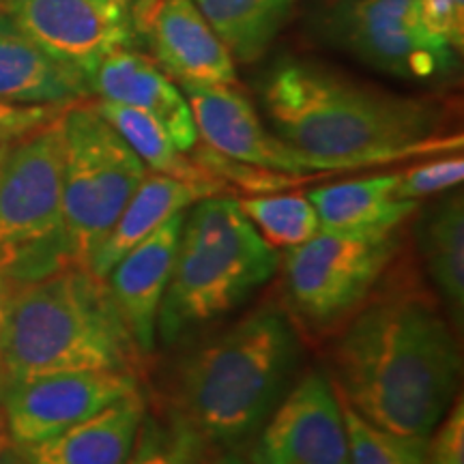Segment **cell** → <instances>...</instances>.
I'll list each match as a JSON object with an SVG mask.
<instances>
[{"mask_svg":"<svg viewBox=\"0 0 464 464\" xmlns=\"http://www.w3.org/2000/svg\"><path fill=\"white\" fill-rule=\"evenodd\" d=\"M340 398V396H338ZM351 464H426L428 437H400L363 420L340 398Z\"/></svg>","mask_w":464,"mask_h":464,"instance_id":"d4e9b609","label":"cell"},{"mask_svg":"<svg viewBox=\"0 0 464 464\" xmlns=\"http://www.w3.org/2000/svg\"><path fill=\"white\" fill-rule=\"evenodd\" d=\"M3 400H5V374L0 368V420H3Z\"/></svg>","mask_w":464,"mask_h":464,"instance_id":"d590c367","label":"cell"},{"mask_svg":"<svg viewBox=\"0 0 464 464\" xmlns=\"http://www.w3.org/2000/svg\"><path fill=\"white\" fill-rule=\"evenodd\" d=\"M61 213L69 263L89 266L147 166L92 103L61 112Z\"/></svg>","mask_w":464,"mask_h":464,"instance_id":"8992f818","label":"cell"},{"mask_svg":"<svg viewBox=\"0 0 464 464\" xmlns=\"http://www.w3.org/2000/svg\"><path fill=\"white\" fill-rule=\"evenodd\" d=\"M22 284H24V282L15 280L14 276L0 274V340H3L5 323H7L11 301H14L15 293H17V288H20Z\"/></svg>","mask_w":464,"mask_h":464,"instance_id":"4dcf8cb0","label":"cell"},{"mask_svg":"<svg viewBox=\"0 0 464 464\" xmlns=\"http://www.w3.org/2000/svg\"><path fill=\"white\" fill-rule=\"evenodd\" d=\"M237 202L247 222L274 249H293L321 232L316 208L307 194H266Z\"/></svg>","mask_w":464,"mask_h":464,"instance_id":"cb8c5ba5","label":"cell"},{"mask_svg":"<svg viewBox=\"0 0 464 464\" xmlns=\"http://www.w3.org/2000/svg\"><path fill=\"white\" fill-rule=\"evenodd\" d=\"M230 56L254 63L276 42L288 20L290 0H194Z\"/></svg>","mask_w":464,"mask_h":464,"instance_id":"7402d4cb","label":"cell"},{"mask_svg":"<svg viewBox=\"0 0 464 464\" xmlns=\"http://www.w3.org/2000/svg\"><path fill=\"white\" fill-rule=\"evenodd\" d=\"M0 464H31V462H28V458L22 454V450L9 440V443L5 445V450L0 451Z\"/></svg>","mask_w":464,"mask_h":464,"instance_id":"1f68e13d","label":"cell"},{"mask_svg":"<svg viewBox=\"0 0 464 464\" xmlns=\"http://www.w3.org/2000/svg\"><path fill=\"white\" fill-rule=\"evenodd\" d=\"M185 213L131 247L103 277L142 355L153 351L158 338L160 307L170 284Z\"/></svg>","mask_w":464,"mask_h":464,"instance_id":"9a60e30c","label":"cell"},{"mask_svg":"<svg viewBox=\"0 0 464 464\" xmlns=\"http://www.w3.org/2000/svg\"><path fill=\"white\" fill-rule=\"evenodd\" d=\"M398 172L351 179L307 194L316 208L321 230H362L404 224L420 208L415 200L396 198Z\"/></svg>","mask_w":464,"mask_h":464,"instance_id":"ffe728a7","label":"cell"},{"mask_svg":"<svg viewBox=\"0 0 464 464\" xmlns=\"http://www.w3.org/2000/svg\"><path fill=\"white\" fill-rule=\"evenodd\" d=\"M0 7H3V0H0Z\"/></svg>","mask_w":464,"mask_h":464,"instance_id":"f35d334b","label":"cell"},{"mask_svg":"<svg viewBox=\"0 0 464 464\" xmlns=\"http://www.w3.org/2000/svg\"><path fill=\"white\" fill-rule=\"evenodd\" d=\"M61 114L0 160V274L37 280L69 263L61 213Z\"/></svg>","mask_w":464,"mask_h":464,"instance_id":"52a82bcc","label":"cell"},{"mask_svg":"<svg viewBox=\"0 0 464 464\" xmlns=\"http://www.w3.org/2000/svg\"><path fill=\"white\" fill-rule=\"evenodd\" d=\"M207 440L189 423L174 415L164 423L144 415L127 464H202Z\"/></svg>","mask_w":464,"mask_h":464,"instance_id":"484cf974","label":"cell"},{"mask_svg":"<svg viewBox=\"0 0 464 464\" xmlns=\"http://www.w3.org/2000/svg\"><path fill=\"white\" fill-rule=\"evenodd\" d=\"M280 269V254L243 216L239 202L211 196L183 218L170 284L161 301L158 335L181 338L239 307Z\"/></svg>","mask_w":464,"mask_h":464,"instance_id":"5b68a950","label":"cell"},{"mask_svg":"<svg viewBox=\"0 0 464 464\" xmlns=\"http://www.w3.org/2000/svg\"><path fill=\"white\" fill-rule=\"evenodd\" d=\"M420 247L451 323L460 329L464 318V202L460 194L450 196L426 218L420 228Z\"/></svg>","mask_w":464,"mask_h":464,"instance_id":"44dd1931","label":"cell"},{"mask_svg":"<svg viewBox=\"0 0 464 464\" xmlns=\"http://www.w3.org/2000/svg\"><path fill=\"white\" fill-rule=\"evenodd\" d=\"M140 390L136 372H50L5 381L3 420L17 448L34 445L89 420Z\"/></svg>","mask_w":464,"mask_h":464,"instance_id":"30bf717a","label":"cell"},{"mask_svg":"<svg viewBox=\"0 0 464 464\" xmlns=\"http://www.w3.org/2000/svg\"><path fill=\"white\" fill-rule=\"evenodd\" d=\"M103 3H106L108 7L114 11V14L127 17V9H130L131 0H103Z\"/></svg>","mask_w":464,"mask_h":464,"instance_id":"836d02e7","label":"cell"},{"mask_svg":"<svg viewBox=\"0 0 464 464\" xmlns=\"http://www.w3.org/2000/svg\"><path fill=\"white\" fill-rule=\"evenodd\" d=\"M265 108L277 136L314 172L359 170L462 149V136L440 133L434 103L368 89L305 63L277 67L265 86Z\"/></svg>","mask_w":464,"mask_h":464,"instance_id":"7a4b0ae2","label":"cell"},{"mask_svg":"<svg viewBox=\"0 0 464 464\" xmlns=\"http://www.w3.org/2000/svg\"><path fill=\"white\" fill-rule=\"evenodd\" d=\"M92 106L121 133V138L130 144L133 153L140 158L149 172L164 174V177H172L188 183L213 185V188L228 191L224 183H219L205 168L196 164L194 158H188L185 150L174 144L170 133L158 121L150 119L149 114H144L131 106H123V103L106 100H100L97 103H92Z\"/></svg>","mask_w":464,"mask_h":464,"instance_id":"603a6c76","label":"cell"},{"mask_svg":"<svg viewBox=\"0 0 464 464\" xmlns=\"http://www.w3.org/2000/svg\"><path fill=\"white\" fill-rule=\"evenodd\" d=\"M140 357L106 280L80 265L22 284L0 340L5 381L82 370L136 372Z\"/></svg>","mask_w":464,"mask_h":464,"instance_id":"277c9868","label":"cell"},{"mask_svg":"<svg viewBox=\"0 0 464 464\" xmlns=\"http://www.w3.org/2000/svg\"><path fill=\"white\" fill-rule=\"evenodd\" d=\"M202 464H249V462L243 460V458L237 456V454H222L218 458H208L207 456V460Z\"/></svg>","mask_w":464,"mask_h":464,"instance_id":"d6a6232c","label":"cell"},{"mask_svg":"<svg viewBox=\"0 0 464 464\" xmlns=\"http://www.w3.org/2000/svg\"><path fill=\"white\" fill-rule=\"evenodd\" d=\"M91 92L155 119L181 150L198 144L194 114L183 91L147 56L123 45L103 58L91 75Z\"/></svg>","mask_w":464,"mask_h":464,"instance_id":"2e32d148","label":"cell"},{"mask_svg":"<svg viewBox=\"0 0 464 464\" xmlns=\"http://www.w3.org/2000/svg\"><path fill=\"white\" fill-rule=\"evenodd\" d=\"M142 26L155 61L181 84H235V58L194 0H150Z\"/></svg>","mask_w":464,"mask_h":464,"instance_id":"5bb4252c","label":"cell"},{"mask_svg":"<svg viewBox=\"0 0 464 464\" xmlns=\"http://www.w3.org/2000/svg\"><path fill=\"white\" fill-rule=\"evenodd\" d=\"M460 372L454 327L420 295L362 305L334 346L338 396L400 437H430L458 396Z\"/></svg>","mask_w":464,"mask_h":464,"instance_id":"6da1fadb","label":"cell"},{"mask_svg":"<svg viewBox=\"0 0 464 464\" xmlns=\"http://www.w3.org/2000/svg\"><path fill=\"white\" fill-rule=\"evenodd\" d=\"M0 14L11 31L89 80L110 52L130 44L127 17L103 0H3Z\"/></svg>","mask_w":464,"mask_h":464,"instance_id":"7c38bea8","label":"cell"},{"mask_svg":"<svg viewBox=\"0 0 464 464\" xmlns=\"http://www.w3.org/2000/svg\"><path fill=\"white\" fill-rule=\"evenodd\" d=\"M400 228L402 224L321 230L286 249L284 286L301 321L312 329H329L355 314L398 256Z\"/></svg>","mask_w":464,"mask_h":464,"instance_id":"ba28073f","label":"cell"},{"mask_svg":"<svg viewBox=\"0 0 464 464\" xmlns=\"http://www.w3.org/2000/svg\"><path fill=\"white\" fill-rule=\"evenodd\" d=\"M222 194H226V191L213 188V185L188 183L172 177H164V174L147 172L140 185H138V189L133 191L130 202L121 211V216L116 218L106 239L102 241V246L92 254L86 269H91L95 276L106 277L108 271L131 247H136L138 243L153 235L166 222H170L174 216L185 213L196 202Z\"/></svg>","mask_w":464,"mask_h":464,"instance_id":"ac0fdd59","label":"cell"},{"mask_svg":"<svg viewBox=\"0 0 464 464\" xmlns=\"http://www.w3.org/2000/svg\"><path fill=\"white\" fill-rule=\"evenodd\" d=\"M92 95L89 78L56 61L20 33L0 28V100L67 108Z\"/></svg>","mask_w":464,"mask_h":464,"instance_id":"d6986e66","label":"cell"},{"mask_svg":"<svg viewBox=\"0 0 464 464\" xmlns=\"http://www.w3.org/2000/svg\"><path fill=\"white\" fill-rule=\"evenodd\" d=\"M329 24L351 54L396 78L428 80L454 67L456 50L423 28L415 0H351Z\"/></svg>","mask_w":464,"mask_h":464,"instance_id":"9c48e42d","label":"cell"},{"mask_svg":"<svg viewBox=\"0 0 464 464\" xmlns=\"http://www.w3.org/2000/svg\"><path fill=\"white\" fill-rule=\"evenodd\" d=\"M415 11L428 33L448 42L456 52L462 50L464 9L454 0H415Z\"/></svg>","mask_w":464,"mask_h":464,"instance_id":"f1b7e54d","label":"cell"},{"mask_svg":"<svg viewBox=\"0 0 464 464\" xmlns=\"http://www.w3.org/2000/svg\"><path fill=\"white\" fill-rule=\"evenodd\" d=\"M454 3H456L460 9H464V0H454Z\"/></svg>","mask_w":464,"mask_h":464,"instance_id":"74e56055","label":"cell"},{"mask_svg":"<svg viewBox=\"0 0 464 464\" xmlns=\"http://www.w3.org/2000/svg\"><path fill=\"white\" fill-rule=\"evenodd\" d=\"M65 108L56 106H20V103H9L0 100V140H15L24 133L37 130Z\"/></svg>","mask_w":464,"mask_h":464,"instance_id":"f546056e","label":"cell"},{"mask_svg":"<svg viewBox=\"0 0 464 464\" xmlns=\"http://www.w3.org/2000/svg\"><path fill=\"white\" fill-rule=\"evenodd\" d=\"M144 415L147 398L136 390L89 420L20 450L31 464H127Z\"/></svg>","mask_w":464,"mask_h":464,"instance_id":"e0dca14e","label":"cell"},{"mask_svg":"<svg viewBox=\"0 0 464 464\" xmlns=\"http://www.w3.org/2000/svg\"><path fill=\"white\" fill-rule=\"evenodd\" d=\"M9 443V434H7V428H5V420H0V451L5 450V445Z\"/></svg>","mask_w":464,"mask_h":464,"instance_id":"e575fe53","label":"cell"},{"mask_svg":"<svg viewBox=\"0 0 464 464\" xmlns=\"http://www.w3.org/2000/svg\"><path fill=\"white\" fill-rule=\"evenodd\" d=\"M297 363L288 316L263 305L179 359L170 379L174 415L207 443H235L263 426Z\"/></svg>","mask_w":464,"mask_h":464,"instance_id":"3957f363","label":"cell"},{"mask_svg":"<svg viewBox=\"0 0 464 464\" xmlns=\"http://www.w3.org/2000/svg\"><path fill=\"white\" fill-rule=\"evenodd\" d=\"M15 140H17V138H15ZM11 144H14V140H5V142H0V160L5 158V153H7Z\"/></svg>","mask_w":464,"mask_h":464,"instance_id":"8d00e7d4","label":"cell"},{"mask_svg":"<svg viewBox=\"0 0 464 464\" xmlns=\"http://www.w3.org/2000/svg\"><path fill=\"white\" fill-rule=\"evenodd\" d=\"M194 114L198 140L224 158L266 170L304 174L314 172L277 133L266 131L256 108L232 84H181Z\"/></svg>","mask_w":464,"mask_h":464,"instance_id":"4fadbf2b","label":"cell"},{"mask_svg":"<svg viewBox=\"0 0 464 464\" xmlns=\"http://www.w3.org/2000/svg\"><path fill=\"white\" fill-rule=\"evenodd\" d=\"M249 464H351L342 404L327 376L307 372L271 411Z\"/></svg>","mask_w":464,"mask_h":464,"instance_id":"8fae6325","label":"cell"},{"mask_svg":"<svg viewBox=\"0 0 464 464\" xmlns=\"http://www.w3.org/2000/svg\"><path fill=\"white\" fill-rule=\"evenodd\" d=\"M0 142H5V140H0Z\"/></svg>","mask_w":464,"mask_h":464,"instance_id":"ab89813d","label":"cell"},{"mask_svg":"<svg viewBox=\"0 0 464 464\" xmlns=\"http://www.w3.org/2000/svg\"><path fill=\"white\" fill-rule=\"evenodd\" d=\"M464 179V160L460 153H450L448 158L423 161L409 170L398 172L396 198L420 202L428 196L454 189Z\"/></svg>","mask_w":464,"mask_h":464,"instance_id":"4316f807","label":"cell"},{"mask_svg":"<svg viewBox=\"0 0 464 464\" xmlns=\"http://www.w3.org/2000/svg\"><path fill=\"white\" fill-rule=\"evenodd\" d=\"M426 464H464V402L460 396H456L428 437Z\"/></svg>","mask_w":464,"mask_h":464,"instance_id":"83f0119b","label":"cell"}]
</instances>
